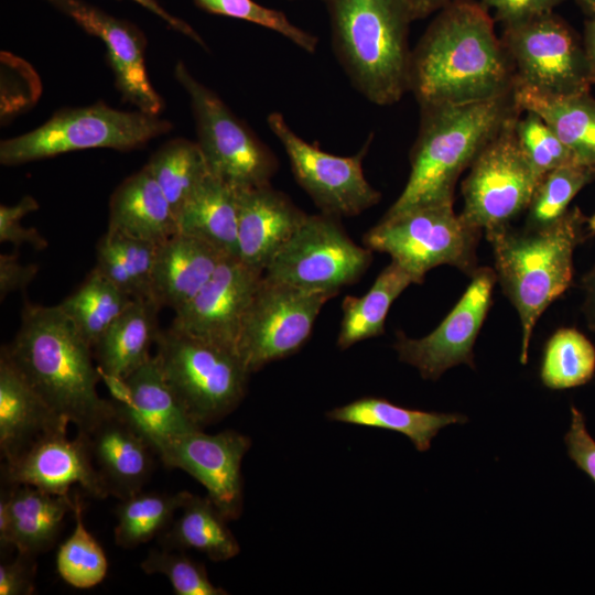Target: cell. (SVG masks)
I'll return each instance as SVG.
<instances>
[{"mask_svg":"<svg viewBox=\"0 0 595 595\" xmlns=\"http://www.w3.org/2000/svg\"><path fill=\"white\" fill-rule=\"evenodd\" d=\"M513 88L511 62L480 2L452 0L411 51L409 91L420 106L482 101Z\"/></svg>","mask_w":595,"mask_h":595,"instance_id":"6da1fadb","label":"cell"},{"mask_svg":"<svg viewBox=\"0 0 595 595\" xmlns=\"http://www.w3.org/2000/svg\"><path fill=\"white\" fill-rule=\"evenodd\" d=\"M61 418L86 432L113 405L97 392L100 371L93 363V346L60 305L25 302L21 325L1 348Z\"/></svg>","mask_w":595,"mask_h":595,"instance_id":"7a4b0ae2","label":"cell"},{"mask_svg":"<svg viewBox=\"0 0 595 595\" xmlns=\"http://www.w3.org/2000/svg\"><path fill=\"white\" fill-rule=\"evenodd\" d=\"M421 119L410 152L405 186L385 216L442 202H454L459 175L505 122L522 112L513 93L467 104L420 106Z\"/></svg>","mask_w":595,"mask_h":595,"instance_id":"3957f363","label":"cell"},{"mask_svg":"<svg viewBox=\"0 0 595 595\" xmlns=\"http://www.w3.org/2000/svg\"><path fill=\"white\" fill-rule=\"evenodd\" d=\"M587 217L577 207L540 229L511 225L486 232L497 282L518 313L520 363L526 365L537 322L572 284L574 251L587 236Z\"/></svg>","mask_w":595,"mask_h":595,"instance_id":"277c9868","label":"cell"},{"mask_svg":"<svg viewBox=\"0 0 595 595\" xmlns=\"http://www.w3.org/2000/svg\"><path fill=\"white\" fill-rule=\"evenodd\" d=\"M333 50L351 85L378 106L409 91L413 22L405 0H322Z\"/></svg>","mask_w":595,"mask_h":595,"instance_id":"5b68a950","label":"cell"},{"mask_svg":"<svg viewBox=\"0 0 595 595\" xmlns=\"http://www.w3.org/2000/svg\"><path fill=\"white\" fill-rule=\"evenodd\" d=\"M154 355L174 394L202 429L244 400L251 372L237 350L178 332L160 329Z\"/></svg>","mask_w":595,"mask_h":595,"instance_id":"8992f818","label":"cell"},{"mask_svg":"<svg viewBox=\"0 0 595 595\" xmlns=\"http://www.w3.org/2000/svg\"><path fill=\"white\" fill-rule=\"evenodd\" d=\"M482 234L454 212L453 202H442L383 215L363 242L371 251L388 253L420 284L439 266L457 268L470 277L479 267Z\"/></svg>","mask_w":595,"mask_h":595,"instance_id":"52a82bcc","label":"cell"},{"mask_svg":"<svg viewBox=\"0 0 595 595\" xmlns=\"http://www.w3.org/2000/svg\"><path fill=\"white\" fill-rule=\"evenodd\" d=\"M171 129V122L158 115L118 110L99 101L61 109L34 130L1 141L0 163L19 165L95 148L132 150Z\"/></svg>","mask_w":595,"mask_h":595,"instance_id":"ba28073f","label":"cell"},{"mask_svg":"<svg viewBox=\"0 0 595 595\" xmlns=\"http://www.w3.org/2000/svg\"><path fill=\"white\" fill-rule=\"evenodd\" d=\"M174 76L188 96L196 142L209 173L236 190L271 184L279 169L272 150L216 93L197 80L183 62L176 64Z\"/></svg>","mask_w":595,"mask_h":595,"instance_id":"9c48e42d","label":"cell"},{"mask_svg":"<svg viewBox=\"0 0 595 595\" xmlns=\"http://www.w3.org/2000/svg\"><path fill=\"white\" fill-rule=\"evenodd\" d=\"M371 261L372 251L357 245L339 218L320 213L307 215L263 274L303 291L337 295L359 281Z\"/></svg>","mask_w":595,"mask_h":595,"instance_id":"30bf717a","label":"cell"},{"mask_svg":"<svg viewBox=\"0 0 595 595\" xmlns=\"http://www.w3.org/2000/svg\"><path fill=\"white\" fill-rule=\"evenodd\" d=\"M500 40L513 68L515 86L566 96L593 85L584 45L554 12L504 25Z\"/></svg>","mask_w":595,"mask_h":595,"instance_id":"8fae6325","label":"cell"},{"mask_svg":"<svg viewBox=\"0 0 595 595\" xmlns=\"http://www.w3.org/2000/svg\"><path fill=\"white\" fill-rule=\"evenodd\" d=\"M520 113L508 119L485 145L462 183L459 216L485 234L511 225L526 212L539 182L516 134Z\"/></svg>","mask_w":595,"mask_h":595,"instance_id":"7c38bea8","label":"cell"},{"mask_svg":"<svg viewBox=\"0 0 595 595\" xmlns=\"http://www.w3.org/2000/svg\"><path fill=\"white\" fill-rule=\"evenodd\" d=\"M334 296L303 291L263 274L237 345L247 369L253 374L298 353L311 336L322 307Z\"/></svg>","mask_w":595,"mask_h":595,"instance_id":"4fadbf2b","label":"cell"},{"mask_svg":"<svg viewBox=\"0 0 595 595\" xmlns=\"http://www.w3.org/2000/svg\"><path fill=\"white\" fill-rule=\"evenodd\" d=\"M267 123L286 153L295 181L321 213L354 217L379 203L381 194L363 170L372 136L356 154L339 156L302 139L280 112L269 113Z\"/></svg>","mask_w":595,"mask_h":595,"instance_id":"5bb4252c","label":"cell"},{"mask_svg":"<svg viewBox=\"0 0 595 595\" xmlns=\"http://www.w3.org/2000/svg\"><path fill=\"white\" fill-rule=\"evenodd\" d=\"M469 278L458 302L430 334L421 338L397 334L398 358L416 368L423 379L437 380L461 364L475 368L474 345L491 306L497 278L494 268L486 266Z\"/></svg>","mask_w":595,"mask_h":595,"instance_id":"9a60e30c","label":"cell"},{"mask_svg":"<svg viewBox=\"0 0 595 595\" xmlns=\"http://www.w3.org/2000/svg\"><path fill=\"white\" fill-rule=\"evenodd\" d=\"M249 436L225 430L207 434L196 430L170 441L158 452L160 461L178 468L207 491V497L228 520H237L244 510V478L241 463L250 450Z\"/></svg>","mask_w":595,"mask_h":595,"instance_id":"2e32d148","label":"cell"},{"mask_svg":"<svg viewBox=\"0 0 595 595\" xmlns=\"http://www.w3.org/2000/svg\"><path fill=\"white\" fill-rule=\"evenodd\" d=\"M263 273L226 256L210 280L175 312L171 327L237 350L242 324Z\"/></svg>","mask_w":595,"mask_h":595,"instance_id":"e0dca14e","label":"cell"},{"mask_svg":"<svg viewBox=\"0 0 595 595\" xmlns=\"http://www.w3.org/2000/svg\"><path fill=\"white\" fill-rule=\"evenodd\" d=\"M44 1L104 42L116 86L125 100L138 110L159 115L163 100L149 79L144 56L147 41L134 24L112 17L83 0Z\"/></svg>","mask_w":595,"mask_h":595,"instance_id":"ac0fdd59","label":"cell"},{"mask_svg":"<svg viewBox=\"0 0 595 595\" xmlns=\"http://www.w3.org/2000/svg\"><path fill=\"white\" fill-rule=\"evenodd\" d=\"M3 478L10 486L30 485L54 495H68L73 485H79L93 497H108L85 435L77 432L75 439H69L67 429L40 436L15 458L6 462Z\"/></svg>","mask_w":595,"mask_h":595,"instance_id":"d6986e66","label":"cell"},{"mask_svg":"<svg viewBox=\"0 0 595 595\" xmlns=\"http://www.w3.org/2000/svg\"><path fill=\"white\" fill-rule=\"evenodd\" d=\"M105 380L120 413L145 437L156 455L175 437L203 430L170 388L155 356L125 379Z\"/></svg>","mask_w":595,"mask_h":595,"instance_id":"ffe728a7","label":"cell"},{"mask_svg":"<svg viewBox=\"0 0 595 595\" xmlns=\"http://www.w3.org/2000/svg\"><path fill=\"white\" fill-rule=\"evenodd\" d=\"M80 433L108 496L122 500L142 491L158 455L115 402L94 426Z\"/></svg>","mask_w":595,"mask_h":595,"instance_id":"44dd1931","label":"cell"},{"mask_svg":"<svg viewBox=\"0 0 595 595\" xmlns=\"http://www.w3.org/2000/svg\"><path fill=\"white\" fill-rule=\"evenodd\" d=\"M237 192L238 258L253 270L264 273L309 214L271 184Z\"/></svg>","mask_w":595,"mask_h":595,"instance_id":"7402d4cb","label":"cell"},{"mask_svg":"<svg viewBox=\"0 0 595 595\" xmlns=\"http://www.w3.org/2000/svg\"><path fill=\"white\" fill-rule=\"evenodd\" d=\"M74 498L54 495L30 485L11 486L0 499V544L35 556L50 550Z\"/></svg>","mask_w":595,"mask_h":595,"instance_id":"603a6c76","label":"cell"},{"mask_svg":"<svg viewBox=\"0 0 595 595\" xmlns=\"http://www.w3.org/2000/svg\"><path fill=\"white\" fill-rule=\"evenodd\" d=\"M69 422L57 415L0 351V448L6 462L24 452L40 436Z\"/></svg>","mask_w":595,"mask_h":595,"instance_id":"cb8c5ba5","label":"cell"},{"mask_svg":"<svg viewBox=\"0 0 595 595\" xmlns=\"http://www.w3.org/2000/svg\"><path fill=\"white\" fill-rule=\"evenodd\" d=\"M226 256L212 245L177 232L158 245L153 298L174 312L187 304L210 280Z\"/></svg>","mask_w":595,"mask_h":595,"instance_id":"d4e9b609","label":"cell"},{"mask_svg":"<svg viewBox=\"0 0 595 595\" xmlns=\"http://www.w3.org/2000/svg\"><path fill=\"white\" fill-rule=\"evenodd\" d=\"M108 229L156 245L178 232L176 215L145 165L113 191Z\"/></svg>","mask_w":595,"mask_h":595,"instance_id":"484cf974","label":"cell"},{"mask_svg":"<svg viewBox=\"0 0 595 595\" xmlns=\"http://www.w3.org/2000/svg\"><path fill=\"white\" fill-rule=\"evenodd\" d=\"M160 305L150 299H133L94 346L100 375L121 380L143 365L160 331Z\"/></svg>","mask_w":595,"mask_h":595,"instance_id":"4316f807","label":"cell"},{"mask_svg":"<svg viewBox=\"0 0 595 595\" xmlns=\"http://www.w3.org/2000/svg\"><path fill=\"white\" fill-rule=\"evenodd\" d=\"M178 232L238 257V192L209 174L176 215Z\"/></svg>","mask_w":595,"mask_h":595,"instance_id":"83f0119b","label":"cell"},{"mask_svg":"<svg viewBox=\"0 0 595 595\" xmlns=\"http://www.w3.org/2000/svg\"><path fill=\"white\" fill-rule=\"evenodd\" d=\"M329 421L385 429L405 435L416 451L426 452L440 430L463 424L467 416L409 409L378 397H363L326 412Z\"/></svg>","mask_w":595,"mask_h":595,"instance_id":"f1b7e54d","label":"cell"},{"mask_svg":"<svg viewBox=\"0 0 595 595\" xmlns=\"http://www.w3.org/2000/svg\"><path fill=\"white\" fill-rule=\"evenodd\" d=\"M521 111L538 113L571 150L577 163L595 166V98L589 90L551 96L515 86Z\"/></svg>","mask_w":595,"mask_h":595,"instance_id":"f546056e","label":"cell"},{"mask_svg":"<svg viewBox=\"0 0 595 595\" xmlns=\"http://www.w3.org/2000/svg\"><path fill=\"white\" fill-rule=\"evenodd\" d=\"M414 278L392 261L381 270L361 296L346 295L342 302V321L336 344L340 350L385 333V323L392 303Z\"/></svg>","mask_w":595,"mask_h":595,"instance_id":"4dcf8cb0","label":"cell"},{"mask_svg":"<svg viewBox=\"0 0 595 595\" xmlns=\"http://www.w3.org/2000/svg\"><path fill=\"white\" fill-rule=\"evenodd\" d=\"M228 520L206 496L191 494L180 517L162 533L161 545L171 550H196L214 562L237 556L240 545Z\"/></svg>","mask_w":595,"mask_h":595,"instance_id":"1f68e13d","label":"cell"},{"mask_svg":"<svg viewBox=\"0 0 595 595\" xmlns=\"http://www.w3.org/2000/svg\"><path fill=\"white\" fill-rule=\"evenodd\" d=\"M158 245L107 229L96 245L95 269L132 299L153 298Z\"/></svg>","mask_w":595,"mask_h":595,"instance_id":"d6a6232c","label":"cell"},{"mask_svg":"<svg viewBox=\"0 0 595 595\" xmlns=\"http://www.w3.org/2000/svg\"><path fill=\"white\" fill-rule=\"evenodd\" d=\"M132 301L131 296L94 268L58 305L94 348L104 332Z\"/></svg>","mask_w":595,"mask_h":595,"instance_id":"836d02e7","label":"cell"},{"mask_svg":"<svg viewBox=\"0 0 595 595\" xmlns=\"http://www.w3.org/2000/svg\"><path fill=\"white\" fill-rule=\"evenodd\" d=\"M191 494L186 490L175 494L140 491L122 499L116 509V544L133 549L161 536Z\"/></svg>","mask_w":595,"mask_h":595,"instance_id":"e575fe53","label":"cell"},{"mask_svg":"<svg viewBox=\"0 0 595 595\" xmlns=\"http://www.w3.org/2000/svg\"><path fill=\"white\" fill-rule=\"evenodd\" d=\"M145 166L167 197L175 215L210 174L197 142L176 138L165 142Z\"/></svg>","mask_w":595,"mask_h":595,"instance_id":"d590c367","label":"cell"},{"mask_svg":"<svg viewBox=\"0 0 595 595\" xmlns=\"http://www.w3.org/2000/svg\"><path fill=\"white\" fill-rule=\"evenodd\" d=\"M595 374V346L574 327H562L548 339L540 368L542 383L552 390L583 386Z\"/></svg>","mask_w":595,"mask_h":595,"instance_id":"8d00e7d4","label":"cell"},{"mask_svg":"<svg viewBox=\"0 0 595 595\" xmlns=\"http://www.w3.org/2000/svg\"><path fill=\"white\" fill-rule=\"evenodd\" d=\"M595 181V166L573 163L544 174L526 209L524 228L540 229L560 219L573 198Z\"/></svg>","mask_w":595,"mask_h":595,"instance_id":"74e56055","label":"cell"},{"mask_svg":"<svg viewBox=\"0 0 595 595\" xmlns=\"http://www.w3.org/2000/svg\"><path fill=\"white\" fill-rule=\"evenodd\" d=\"M75 527L72 534L60 545L56 570L68 585L86 589L101 583L108 572L106 554L87 530L83 517V504L74 496Z\"/></svg>","mask_w":595,"mask_h":595,"instance_id":"f35d334b","label":"cell"},{"mask_svg":"<svg viewBox=\"0 0 595 595\" xmlns=\"http://www.w3.org/2000/svg\"><path fill=\"white\" fill-rule=\"evenodd\" d=\"M520 148L540 180L548 172L577 163L571 150L536 112L522 111L516 121Z\"/></svg>","mask_w":595,"mask_h":595,"instance_id":"ab89813d","label":"cell"},{"mask_svg":"<svg viewBox=\"0 0 595 595\" xmlns=\"http://www.w3.org/2000/svg\"><path fill=\"white\" fill-rule=\"evenodd\" d=\"M202 10L247 21L282 35L309 54L317 50L318 39L301 29L280 10L264 7L253 0H194Z\"/></svg>","mask_w":595,"mask_h":595,"instance_id":"60d3db41","label":"cell"},{"mask_svg":"<svg viewBox=\"0 0 595 595\" xmlns=\"http://www.w3.org/2000/svg\"><path fill=\"white\" fill-rule=\"evenodd\" d=\"M140 567L145 574L166 576L176 595L228 594L225 588L213 584L202 563L180 550L151 549Z\"/></svg>","mask_w":595,"mask_h":595,"instance_id":"b9f144b4","label":"cell"},{"mask_svg":"<svg viewBox=\"0 0 595 595\" xmlns=\"http://www.w3.org/2000/svg\"><path fill=\"white\" fill-rule=\"evenodd\" d=\"M39 204L32 196H24L12 206H0V241L11 242L14 246L30 244L35 249L47 246L46 240L33 228L21 225L22 218L31 212L37 210Z\"/></svg>","mask_w":595,"mask_h":595,"instance_id":"7bdbcfd3","label":"cell"},{"mask_svg":"<svg viewBox=\"0 0 595 595\" xmlns=\"http://www.w3.org/2000/svg\"><path fill=\"white\" fill-rule=\"evenodd\" d=\"M564 443L570 458L595 484V440L587 431L584 414L574 405Z\"/></svg>","mask_w":595,"mask_h":595,"instance_id":"ee69618b","label":"cell"},{"mask_svg":"<svg viewBox=\"0 0 595 595\" xmlns=\"http://www.w3.org/2000/svg\"><path fill=\"white\" fill-rule=\"evenodd\" d=\"M564 0H480L495 18L504 25L528 20L538 15L553 12Z\"/></svg>","mask_w":595,"mask_h":595,"instance_id":"f6af8a7d","label":"cell"},{"mask_svg":"<svg viewBox=\"0 0 595 595\" xmlns=\"http://www.w3.org/2000/svg\"><path fill=\"white\" fill-rule=\"evenodd\" d=\"M34 556L20 553L0 565V595H30L34 592Z\"/></svg>","mask_w":595,"mask_h":595,"instance_id":"bcb514c9","label":"cell"},{"mask_svg":"<svg viewBox=\"0 0 595 595\" xmlns=\"http://www.w3.org/2000/svg\"><path fill=\"white\" fill-rule=\"evenodd\" d=\"M37 266L22 264L15 253L0 255V298L9 293L22 291L33 281L37 273Z\"/></svg>","mask_w":595,"mask_h":595,"instance_id":"7dc6e473","label":"cell"},{"mask_svg":"<svg viewBox=\"0 0 595 595\" xmlns=\"http://www.w3.org/2000/svg\"><path fill=\"white\" fill-rule=\"evenodd\" d=\"M143 8L151 11L153 14L161 18L167 25H170L172 29L177 31L178 33L190 37L194 42L198 43L202 46H206L205 42L201 37V35L185 21L182 19H178L177 17L173 15L169 11H166L158 0H132Z\"/></svg>","mask_w":595,"mask_h":595,"instance_id":"c3c4849f","label":"cell"},{"mask_svg":"<svg viewBox=\"0 0 595 595\" xmlns=\"http://www.w3.org/2000/svg\"><path fill=\"white\" fill-rule=\"evenodd\" d=\"M584 301L582 312L587 327L595 333V263L582 279Z\"/></svg>","mask_w":595,"mask_h":595,"instance_id":"681fc988","label":"cell"},{"mask_svg":"<svg viewBox=\"0 0 595 595\" xmlns=\"http://www.w3.org/2000/svg\"><path fill=\"white\" fill-rule=\"evenodd\" d=\"M452 0H405L412 20L424 19L428 15L440 11Z\"/></svg>","mask_w":595,"mask_h":595,"instance_id":"f907efd6","label":"cell"},{"mask_svg":"<svg viewBox=\"0 0 595 595\" xmlns=\"http://www.w3.org/2000/svg\"><path fill=\"white\" fill-rule=\"evenodd\" d=\"M583 45L589 65L592 83L595 84V19H588L585 22Z\"/></svg>","mask_w":595,"mask_h":595,"instance_id":"816d5d0a","label":"cell"},{"mask_svg":"<svg viewBox=\"0 0 595 595\" xmlns=\"http://www.w3.org/2000/svg\"><path fill=\"white\" fill-rule=\"evenodd\" d=\"M582 11L589 17V19H595V0H575Z\"/></svg>","mask_w":595,"mask_h":595,"instance_id":"f5cc1de1","label":"cell"},{"mask_svg":"<svg viewBox=\"0 0 595 595\" xmlns=\"http://www.w3.org/2000/svg\"><path fill=\"white\" fill-rule=\"evenodd\" d=\"M587 228L589 232L595 234V213L591 217H587Z\"/></svg>","mask_w":595,"mask_h":595,"instance_id":"db71d44e","label":"cell"}]
</instances>
